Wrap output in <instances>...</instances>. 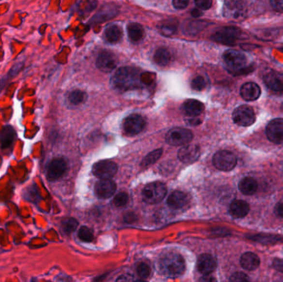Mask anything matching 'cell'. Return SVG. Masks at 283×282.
Wrapping results in <instances>:
<instances>
[{
  "label": "cell",
  "mask_w": 283,
  "mask_h": 282,
  "mask_svg": "<svg viewBox=\"0 0 283 282\" xmlns=\"http://www.w3.org/2000/svg\"><path fill=\"white\" fill-rule=\"evenodd\" d=\"M111 85L116 90L121 92L140 88L142 86L140 72L138 69L128 66L119 69L112 76Z\"/></svg>",
  "instance_id": "obj_1"
},
{
  "label": "cell",
  "mask_w": 283,
  "mask_h": 282,
  "mask_svg": "<svg viewBox=\"0 0 283 282\" xmlns=\"http://www.w3.org/2000/svg\"><path fill=\"white\" fill-rule=\"evenodd\" d=\"M157 265L160 273L168 277H180L186 270L183 257L174 252H169L162 255Z\"/></svg>",
  "instance_id": "obj_2"
},
{
  "label": "cell",
  "mask_w": 283,
  "mask_h": 282,
  "mask_svg": "<svg viewBox=\"0 0 283 282\" xmlns=\"http://www.w3.org/2000/svg\"><path fill=\"white\" fill-rule=\"evenodd\" d=\"M223 59L227 67L232 73L240 74L250 72L247 66V57L241 51L228 50L223 55Z\"/></svg>",
  "instance_id": "obj_3"
},
{
  "label": "cell",
  "mask_w": 283,
  "mask_h": 282,
  "mask_svg": "<svg viewBox=\"0 0 283 282\" xmlns=\"http://www.w3.org/2000/svg\"><path fill=\"white\" fill-rule=\"evenodd\" d=\"M166 187L163 183L153 182L147 185L143 191V199L148 204H157L166 196Z\"/></svg>",
  "instance_id": "obj_4"
},
{
  "label": "cell",
  "mask_w": 283,
  "mask_h": 282,
  "mask_svg": "<svg viewBox=\"0 0 283 282\" xmlns=\"http://www.w3.org/2000/svg\"><path fill=\"white\" fill-rule=\"evenodd\" d=\"M246 15V7L243 0H225L223 16L231 20H241Z\"/></svg>",
  "instance_id": "obj_5"
},
{
  "label": "cell",
  "mask_w": 283,
  "mask_h": 282,
  "mask_svg": "<svg viewBox=\"0 0 283 282\" xmlns=\"http://www.w3.org/2000/svg\"><path fill=\"white\" fill-rule=\"evenodd\" d=\"M193 139L192 132L183 128H175L166 134V143L172 146H184L191 143Z\"/></svg>",
  "instance_id": "obj_6"
},
{
  "label": "cell",
  "mask_w": 283,
  "mask_h": 282,
  "mask_svg": "<svg viewBox=\"0 0 283 282\" xmlns=\"http://www.w3.org/2000/svg\"><path fill=\"white\" fill-rule=\"evenodd\" d=\"M213 163L220 171H229L235 168L237 159L234 154L229 151H220L213 157Z\"/></svg>",
  "instance_id": "obj_7"
},
{
  "label": "cell",
  "mask_w": 283,
  "mask_h": 282,
  "mask_svg": "<svg viewBox=\"0 0 283 282\" xmlns=\"http://www.w3.org/2000/svg\"><path fill=\"white\" fill-rule=\"evenodd\" d=\"M253 109L248 105H242L236 108L233 113V120L238 125L249 127L255 122Z\"/></svg>",
  "instance_id": "obj_8"
},
{
  "label": "cell",
  "mask_w": 283,
  "mask_h": 282,
  "mask_svg": "<svg viewBox=\"0 0 283 282\" xmlns=\"http://www.w3.org/2000/svg\"><path fill=\"white\" fill-rule=\"evenodd\" d=\"M242 34L243 33L241 32L240 30L235 28H223L219 30L214 35L213 38L215 42H218V43L233 46L236 44V42L238 39H240Z\"/></svg>",
  "instance_id": "obj_9"
},
{
  "label": "cell",
  "mask_w": 283,
  "mask_h": 282,
  "mask_svg": "<svg viewBox=\"0 0 283 282\" xmlns=\"http://www.w3.org/2000/svg\"><path fill=\"white\" fill-rule=\"evenodd\" d=\"M116 163L109 160L101 161L93 166V173L95 177L101 179H109L114 177L117 172Z\"/></svg>",
  "instance_id": "obj_10"
},
{
  "label": "cell",
  "mask_w": 283,
  "mask_h": 282,
  "mask_svg": "<svg viewBox=\"0 0 283 282\" xmlns=\"http://www.w3.org/2000/svg\"><path fill=\"white\" fill-rule=\"evenodd\" d=\"M266 134L272 143H283V119L272 120L267 126Z\"/></svg>",
  "instance_id": "obj_11"
},
{
  "label": "cell",
  "mask_w": 283,
  "mask_h": 282,
  "mask_svg": "<svg viewBox=\"0 0 283 282\" xmlns=\"http://www.w3.org/2000/svg\"><path fill=\"white\" fill-rule=\"evenodd\" d=\"M146 126V121L139 114H132L123 122V128L127 134L136 135L143 131Z\"/></svg>",
  "instance_id": "obj_12"
},
{
  "label": "cell",
  "mask_w": 283,
  "mask_h": 282,
  "mask_svg": "<svg viewBox=\"0 0 283 282\" xmlns=\"http://www.w3.org/2000/svg\"><path fill=\"white\" fill-rule=\"evenodd\" d=\"M117 58L112 52L108 51H102L96 60V66L101 72L109 73L117 66Z\"/></svg>",
  "instance_id": "obj_13"
},
{
  "label": "cell",
  "mask_w": 283,
  "mask_h": 282,
  "mask_svg": "<svg viewBox=\"0 0 283 282\" xmlns=\"http://www.w3.org/2000/svg\"><path fill=\"white\" fill-rule=\"evenodd\" d=\"M67 170V164L62 158H55L49 163L46 177L50 180H56L62 177Z\"/></svg>",
  "instance_id": "obj_14"
},
{
  "label": "cell",
  "mask_w": 283,
  "mask_h": 282,
  "mask_svg": "<svg viewBox=\"0 0 283 282\" xmlns=\"http://www.w3.org/2000/svg\"><path fill=\"white\" fill-rule=\"evenodd\" d=\"M263 81L272 91L278 93V94L283 93V73L271 71L264 75Z\"/></svg>",
  "instance_id": "obj_15"
},
{
  "label": "cell",
  "mask_w": 283,
  "mask_h": 282,
  "mask_svg": "<svg viewBox=\"0 0 283 282\" xmlns=\"http://www.w3.org/2000/svg\"><path fill=\"white\" fill-rule=\"evenodd\" d=\"M116 188V184L111 179H102L95 185V194L101 199H108L115 194Z\"/></svg>",
  "instance_id": "obj_16"
},
{
  "label": "cell",
  "mask_w": 283,
  "mask_h": 282,
  "mask_svg": "<svg viewBox=\"0 0 283 282\" xmlns=\"http://www.w3.org/2000/svg\"><path fill=\"white\" fill-rule=\"evenodd\" d=\"M200 148L194 144H186L178 152V158L184 163H193L200 157Z\"/></svg>",
  "instance_id": "obj_17"
},
{
  "label": "cell",
  "mask_w": 283,
  "mask_h": 282,
  "mask_svg": "<svg viewBox=\"0 0 283 282\" xmlns=\"http://www.w3.org/2000/svg\"><path fill=\"white\" fill-rule=\"evenodd\" d=\"M216 260L209 254H202L198 258V271L203 275H209L215 271L216 268Z\"/></svg>",
  "instance_id": "obj_18"
},
{
  "label": "cell",
  "mask_w": 283,
  "mask_h": 282,
  "mask_svg": "<svg viewBox=\"0 0 283 282\" xmlns=\"http://www.w3.org/2000/svg\"><path fill=\"white\" fill-rule=\"evenodd\" d=\"M240 94L243 100L254 101L260 96V87L253 82L246 83L241 87Z\"/></svg>",
  "instance_id": "obj_19"
},
{
  "label": "cell",
  "mask_w": 283,
  "mask_h": 282,
  "mask_svg": "<svg viewBox=\"0 0 283 282\" xmlns=\"http://www.w3.org/2000/svg\"><path fill=\"white\" fill-rule=\"evenodd\" d=\"M204 109L203 104L196 100H186L182 105V111L189 117H196L204 111Z\"/></svg>",
  "instance_id": "obj_20"
},
{
  "label": "cell",
  "mask_w": 283,
  "mask_h": 282,
  "mask_svg": "<svg viewBox=\"0 0 283 282\" xmlns=\"http://www.w3.org/2000/svg\"><path fill=\"white\" fill-rule=\"evenodd\" d=\"M249 205L244 200H237L233 201L229 206V213L234 218H243L249 214Z\"/></svg>",
  "instance_id": "obj_21"
},
{
  "label": "cell",
  "mask_w": 283,
  "mask_h": 282,
  "mask_svg": "<svg viewBox=\"0 0 283 282\" xmlns=\"http://www.w3.org/2000/svg\"><path fill=\"white\" fill-rule=\"evenodd\" d=\"M188 203V195L184 192L177 191L170 194L167 200V205L169 207L175 209L183 208Z\"/></svg>",
  "instance_id": "obj_22"
},
{
  "label": "cell",
  "mask_w": 283,
  "mask_h": 282,
  "mask_svg": "<svg viewBox=\"0 0 283 282\" xmlns=\"http://www.w3.org/2000/svg\"><path fill=\"white\" fill-rule=\"evenodd\" d=\"M16 137H17V134L14 127L10 125L5 126L0 133L1 148L5 149L10 148L15 142Z\"/></svg>",
  "instance_id": "obj_23"
},
{
  "label": "cell",
  "mask_w": 283,
  "mask_h": 282,
  "mask_svg": "<svg viewBox=\"0 0 283 282\" xmlns=\"http://www.w3.org/2000/svg\"><path fill=\"white\" fill-rule=\"evenodd\" d=\"M241 266L248 271H254L260 264V259L256 254L246 252L243 254L240 260Z\"/></svg>",
  "instance_id": "obj_24"
},
{
  "label": "cell",
  "mask_w": 283,
  "mask_h": 282,
  "mask_svg": "<svg viewBox=\"0 0 283 282\" xmlns=\"http://www.w3.org/2000/svg\"><path fill=\"white\" fill-rule=\"evenodd\" d=\"M239 191L245 195H252L256 193L257 182L252 177H245L238 184Z\"/></svg>",
  "instance_id": "obj_25"
},
{
  "label": "cell",
  "mask_w": 283,
  "mask_h": 282,
  "mask_svg": "<svg viewBox=\"0 0 283 282\" xmlns=\"http://www.w3.org/2000/svg\"><path fill=\"white\" fill-rule=\"evenodd\" d=\"M122 37V30L118 25L112 24L107 27L104 31V38L109 43L115 44L120 40Z\"/></svg>",
  "instance_id": "obj_26"
},
{
  "label": "cell",
  "mask_w": 283,
  "mask_h": 282,
  "mask_svg": "<svg viewBox=\"0 0 283 282\" xmlns=\"http://www.w3.org/2000/svg\"><path fill=\"white\" fill-rule=\"evenodd\" d=\"M248 238L252 240V241L260 242V243H263V244H272V243H276V242H280L283 240V237L279 236V235L266 234L250 235V236H248Z\"/></svg>",
  "instance_id": "obj_27"
},
{
  "label": "cell",
  "mask_w": 283,
  "mask_h": 282,
  "mask_svg": "<svg viewBox=\"0 0 283 282\" xmlns=\"http://www.w3.org/2000/svg\"><path fill=\"white\" fill-rule=\"evenodd\" d=\"M128 33L129 39L133 43H139L144 37V30L140 24L137 23H130L128 26Z\"/></svg>",
  "instance_id": "obj_28"
},
{
  "label": "cell",
  "mask_w": 283,
  "mask_h": 282,
  "mask_svg": "<svg viewBox=\"0 0 283 282\" xmlns=\"http://www.w3.org/2000/svg\"><path fill=\"white\" fill-rule=\"evenodd\" d=\"M154 61L160 66H166L171 61V54L166 48L157 49L154 55Z\"/></svg>",
  "instance_id": "obj_29"
},
{
  "label": "cell",
  "mask_w": 283,
  "mask_h": 282,
  "mask_svg": "<svg viewBox=\"0 0 283 282\" xmlns=\"http://www.w3.org/2000/svg\"><path fill=\"white\" fill-rule=\"evenodd\" d=\"M23 63H16L13 66V67L10 69V71L8 72V74H6L3 79L0 80V92L3 90L6 85H7V83L9 82V80L13 79L14 77L16 76L21 72V70L23 69Z\"/></svg>",
  "instance_id": "obj_30"
},
{
  "label": "cell",
  "mask_w": 283,
  "mask_h": 282,
  "mask_svg": "<svg viewBox=\"0 0 283 282\" xmlns=\"http://www.w3.org/2000/svg\"><path fill=\"white\" fill-rule=\"evenodd\" d=\"M87 100V94L84 91L76 89L68 94V101L73 105H79Z\"/></svg>",
  "instance_id": "obj_31"
},
{
  "label": "cell",
  "mask_w": 283,
  "mask_h": 282,
  "mask_svg": "<svg viewBox=\"0 0 283 282\" xmlns=\"http://www.w3.org/2000/svg\"><path fill=\"white\" fill-rule=\"evenodd\" d=\"M162 154H163V149H157V150L152 151L151 153H149L148 156L144 157V159L141 163V165L143 167H148L149 165H152L160 158Z\"/></svg>",
  "instance_id": "obj_32"
},
{
  "label": "cell",
  "mask_w": 283,
  "mask_h": 282,
  "mask_svg": "<svg viewBox=\"0 0 283 282\" xmlns=\"http://www.w3.org/2000/svg\"><path fill=\"white\" fill-rule=\"evenodd\" d=\"M78 227L77 220L73 218H66L61 222V228L65 234H70L73 233Z\"/></svg>",
  "instance_id": "obj_33"
},
{
  "label": "cell",
  "mask_w": 283,
  "mask_h": 282,
  "mask_svg": "<svg viewBox=\"0 0 283 282\" xmlns=\"http://www.w3.org/2000/svg\"><path fill=\"white\" fill-rule=\"evenodd\" d=\"M78 236L80 237V239L84 242H91L92 240L94 239V234L91 229L86 226H83L79 229Z\"/></svg>",
  "instance_id": "obj_34"
},
{
  "label": "cell",
  "mask_w": 283,
  "mask_h": 282,
  "mask_svg": "<svg viewBox=\"0 0 283 282\" xmlns=\"http://www.w3.org/2000/svg\"><path fill=\"white\" fill-rule=\"evenodd\" d=\"M137 275L141 278H148L151 273V268L145 262H141L137 267Z\"/></svg>",
  "instance_id": "obj_35"
},
{
  "label": "cell",
  "mask_w": 283,
  "mask_h": 282,
  "mask_svg": "<svg viewBox=\"0 0 283 282\" xmlns=\"http://www.w3.org/2000/svg\"><path fill=\"white\" fill-rule=\"evenodd\" d=\"M192 87L194 90L201 91L206 87V81L202 76L194 77L192 82Z\"/></svg>",
  "instance_id": "obj_36"
},
{
  "label": "cell",
  "mask_w": 283,
  "mask_h": 282,
  "mask_svg": "<svg viewBox=\"0 0 283 282\" xmlns=\"http://www.w3.org/2000/svg\"><path fill=\"white\" fill-rule=\"evenodd\" d=\"M128 201H129V195L123 192V193H119V194L115 195L114 204L117 207H123L128 204Z\"/></svg>",
  "instance_id": "obj_37"
},
{
  "label": "cell",
  "mask_w": 283,
  "mask_h": 282,
  "mask_svg": "<svg viewBox=\"0 0 283 282\" xmlns=\"http://www.w3.org/2000/svg\"><path fill=\"white\" fill-rule=\"evenodd\" d=\"M26 194H25V198L29 201H33L36 202V200L38 199L39 194L37 193V189H36V185H31V187L27 189Z\"/></svg>",
  "instance_id": "obj_38"
},
{
  "label": "cell",
  "mask_w": 283,
  "mask_h": 282,
  "mask_svg": "<svg viewBox=\"0 0 283 282\" xmlns=\"http://www.w3.org/2000/svg\"><path fill=\"white\" fill-rule=\"evenodd\" d=\"M229 280H230V282H249V278L246 274L243 273V272H235V274L232 275Z\"/></svg>",
  "instance_id": "obj_39"
},
{
  "label": "cell",
  "mask_w": 283,
  "mask_h": 282,
  "mask_svg": "<svg viewBox=\"0 0 283 282\" xmlns=\"http://www.w3.org/2000/svg\"><path fill=\"white\" fill-rule=\"evenodd\" d=\"M195 5L200 10H207L212 5V0H194Z\"/></svg>",
  "instance_id": "obj_40"
},
{
  "label": "cell",
  "mask_w": 283,
  "mask_h": 282,
  "mask_svg": "<svg viewBox=\"0 0 283 282\" xmlns=\"http://www.w3.org/2000/svg\"><path fill=\"white\" fill-rule=\"evenodd\" d=\"M176 26L173 24H166V25L162 26L161 30L163 31V33L165 35H172L176 31Z\"/></svg>",
  "instance_id": "obj_41"
},
{
  "label": "cell",
  "mask_w": 283,
  "mask_h": 282,
  "mask_svg": "<svg viewBox=\"0 0 283 282\" xmlns=\"http://www.w3.org/2000/svg\"><path fill=\"white\" fill-rule=\"evenodd\" d=\"M270 3L274 10L283 13V0H270Z\"/></svg>",
  "instance_id": "obj_42"
},
{
  "label": "cell",
  "mask_w": 283,
  "mask_h": 282,
  "mask_svg": "<svg viewBox=\"0 0 283 282\" xmlns=\"http://www.w3.org/2000/svg\"><path fill=\"white\" fill-rule=\"evenodd\" d=\"M172 3L176 9H184L188 6L189 0H173Z\"/></svg>",
  "instance_id": "obj_43"
},
{
  "label": "cell",
  "mask_w": 283,
  "mask_h": 282,
  "mask_svg": "<svg viewBox=\"0 0 283 282\" xmlns=\"http://www.w3.org/2000/svg\"><path fill=\"white\" fill-rule=\"evenodd\" d=\"M275 214L278 217L283 218V202L279 203L275 207Z\"/></svg>",
  "instance_id": "obj_44"
},
{
  "label": "cell",
  "mask_w": 283,
  "mask_h": 282,
  "mask_svg": "<svg viewBox=\"0 0 283 282\" xmlns=\"http://www.w3.org/2000/svg\"><path fill=\"white\" fill-rule=\"evenodd\" d=\"M282 109H283V105H282Z\"/></svg>",
  "instance_id": "obj_45"
}]
</instances>
